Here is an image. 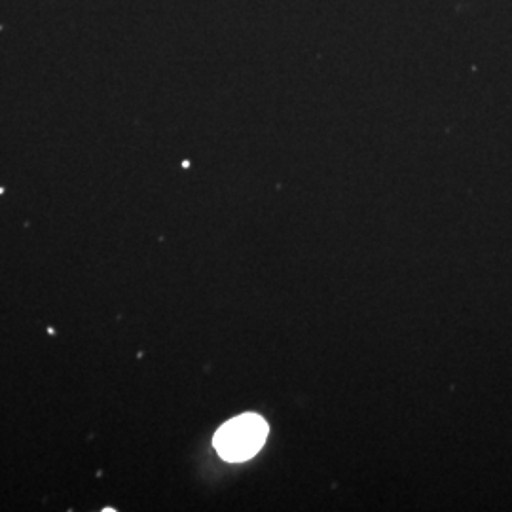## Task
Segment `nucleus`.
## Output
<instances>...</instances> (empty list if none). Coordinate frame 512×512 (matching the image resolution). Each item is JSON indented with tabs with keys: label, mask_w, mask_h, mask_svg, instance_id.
<instances>
[{
	"label": "nucleus",
	"mask_w": 512,
	"mask_h": 512,
	"mask_svg": "<svg viewBox=\"0 0 512 512\" xmlns=\"http://www.w3.org/2000/svg\"><path fill=\"white\" fill-rule=\"evenodd\" d=\"M268 437V423L256 414H243L224 423L215 435V448L226 461H245L255 456Z\"/></svg>",
	"instance_id": "nucleus-1"
}]
</instances>
